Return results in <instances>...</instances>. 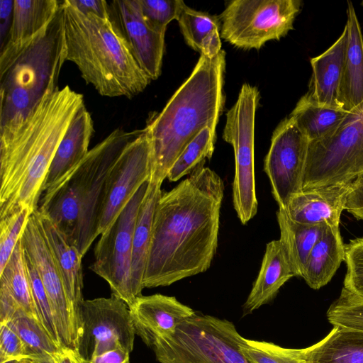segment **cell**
<instances>
[{
    "label": "cell",
    "mask_w": 363,
    "mask_h": 363,
    "mask_svg": "<svg viewBox=\"0 0 363 363\" xmlns=\"http://www.w3.org/2000/svg\"><path fill=\"white\" fill-rule=\"evenodd\" d=\"M353 182L302 190L284 210L296 223L339 226Z\"/></svg>",
    "instance_id": "d6986e66"
},
{
    "label": "cell",
    "mask_w": 363,
    "mask_h": 363,
    "mask_svg": "<svg viewBox=\"0 0 363 363\" xmlns=\"http://www.w3.org/2000/svg\"><path fill=\"white\" fill-rule=\"evenodd\" d=\"M62 1L14 0L11 26L0 48V74L45 33L58 13Z\"/></svg>",
    "instance_id": "e0dca14e"
},
{
    "label": "cell",
    "mask_w": 363,
    "mask_h": 363,
    "mask_svg": "<svg viewBox=\"0 0 363 363\" xmlns=\"http://www.w3.org/2000/svg\"><path fill=\"white\" fill-rule=\"evenodd\" d=\"M216 130L209 127L203 129L186 147L177 159L167 178L169 182H177L191 174L206 159H211L214 151Z\"/></svg>",
    "instance_id": "d6a6232c"
},
{
    "label": "cell",
    "mask_w": 363,
    "mask_h": 363,
    "mask_svg": "<svg viewBox=\"0 0 363 363\" xmlns=\"http://www.w3.org/2000/svg\"><path fill=\"white\" fill-rule=\"evenodd\" d=\"M242 337L232 322L196 312L150 347L160 363H249L240 350Z\"/></svg>",
    "instance_id": "52a82bcc"
},
{
    "label": "cell",
    "mask_w": 363,
    "mask_h": 363,
    "mask_svg": "<svg viewBox=\"0 0 363 363\" xmlns=\"http://www.w3.org/2000/svg\"><path fill=\"white\" fill-rule=\"evenodd\" d=\"M347 273L343 288L363 298V238L345 245Z\"/></svg>",
    "instance_id": "f35d334b"
},
{
    "label": "cell",
    "mask_w": 363,
    "mask_h": 363,
    "mask_svg": "<svg viewBox=\"0 0 363 363\" xmlns=\"http://www.w3.org/2000/svg\"><path fill=\"white\" fill-rule=\"evenodd\" d=\"M303 350L306 363H363V331L335 325L322 340Z\"/></svg>",
    "instance_id": "4316f807"
},
{
    "label": "cell",
    "mask_w": 363,
    "mask_h": 363,
    "mask_svg": "<svg viewBox=\"0 0 363 363\" xmlns=\"http://www.w3.org/2000/svg\"><path fill=\"white\" fill-rule=\"evenodd\" d=\"M140 132L114 130L56 185L73 196L79 206L74 244L82 257L100 235V213L108 174L121 152Z\"/></svg>",
    "instance_id": "8992f818"
},
{
    "label": "cell",
    "mask_w": 363,
    "mask_h": 363,
    "mask_svg": "<svg viewBox=\"0 0 363 363\" xmlns=\"http://www.w3.org/2000/svg\"><path fill=\"white\" fill-rule=\"evenodd\" d=\"M150 180L145 182L111 225L100 235L94 249L91 271L109 285L113 295L128 307L136 298L131 285V258L135 225Z\"/></svg>",
    "instance_id": "8fae6325"
},
{
    "label": "cell",
    "mask_w": 363,
    "mask_h": 363,
    "mask_svg": "<svg viewBox=\"0 0 363 363\" xmlns=\"http://www.w3.org/2000/svg\"><path fill=\"white\" fill-rule=\"evenodd\" d=\"M162 184L150 180L135 225L131 258V285L136 298L142 295L144 289L143 278L150 245L153 216L155 206L162 194Z\"/></svg>",
    "instance_id": "484cf974"
},
{
    "label": "cell",
    "mask_w": 363,
    "mask_h": 363,
    "mask_svg": "<svg viewBox=\"0 0 363 363\" xmlns=\"http://www.w3.org/2000/svg\"><path fill=\"white\" fill-rule=\"evenodd\" d=\"M26 257L33 299L38 318L51 337L61 345L46 290L35 268L26 255Z\"/></svg>",
    "instance_id": "8d00e7d4"
},
{
    "label": "cell",
    "mask_w": 363,
    "mask_h": 363,
    "mask_svg": "<svg viewBox=\"0 0 363 363\" xmlns=\"http://www.w3.org/2000/svg\"><path fill=\"white\" fill-rule=\"evenodd\" d=\"M108 6L110 21L134 59L150 80L157 79L161 74L165 32L146 21L139 0H113Z\"/></svg>",
    "instance_id": "2e32d148"
},
{
    "label": "cell",
    "mask_w": 363,
    "mask_h": 363,
    "mask_svg": "<svg viewBox=\"0 0 363 363\" xmlns=\"http://www.w3.org/2000/svg\"><path fill=\"white\" fill-rule=\"evenodd\" d=\"M309 140L289 116L274 130L265 157L264 170L279 208L302 191L303 177Z\"/></svg>",
    "instance_id": "9a60e30c"
},
{
    "label": "cell",
    "mask_w": 363,
    "mask_h": 363,
    "mask_svg": "<svg viewBox=\"0 0 363 363\" xmlns=\"http://www.w3.org/2000/svg\"><path fill=\"white\" fill-rule=\"evenodd\" d=\"M347 45L345 26L337 40L321 55L311 58L312 74L306 95L320 106L342 108L340 91Z\"/></svg>",
    "instance_id": "ffe728a7"
},
{
    "label": "cell",
    "mask_w": 363,
    "mask_h": 363,
    "mask_svg": "<svg viewBox=\"0 0 363 363\" xmlns=\"http://www.w3.org/2000/svg\"><path fill=\"white\" fill-rule=\"evenodd\" d=\"M21 241L27 257L38 272L46 290L62 347L78 350L79 317L66 293L34 212L23 233Z\"/></svg>",
    "instance_id": "4fadbf2b"
},
{
    "label": "cell",
    "mask_w": 363,
    "mask_h": 363,
    "mask_svg": "<svg viewBox=\"0 0 363 363\" xmlns=\"http://www.w3.org/2000/svg\"><path fill=\"white\" fill-rule=\"evenodd\" d=\"M94 130L91 116L84 104L74 116L57 148L43 193L55 187L85 158Z\"/></svg>",
    "instance_id": "7402d4cb"
},
{
    "label": "cell",
    "mask_w": 363,
    "mask_h": 363,
    "mask_svg": "<svg viewBox=\"0 0 363 363\" xmlns=\"http://www.w3.org/2000/svg\"><path fill=\"white\" fill-rule=\"evenodd\" d=\"M259 91L244 84L238 99L227 112L223 138L234 151L235 175L233 203L238 217L246 224L257 211L255 177V122Z\"/></svg>",
    "instance_id": "9c48e42d"
},
{
    "label": "cell",
    "mask_w": 363,
    "mask_h": 363,
    "mask_svg": "<svg viewBox=\"0 0 363 363\" xmlns=\"http://www.w3.org/2000/svg\"><path fill=\"white\" fill-rule=\"evenodd\" d=\"M294 276L281 241L268 242L259 274L244 304V312L252 313L269 303L281 287Z\"/></svg>",
    "instance_id": "603a6c76"
},
{
    "label": "cell",
    "mask_w": 363,
    "mask_h": 363,
    "mask_svg": "<svg viewBox=\"0 0 363 363\" xmlns=\"http://www.w3.org/2000/svg\"><path fill=\"white\" fill-rule=\"evenodd\" d=\"M301 4L299 0L230 1L218 16L220 37L238 48L259 50L293 29Z\"/></svg>",
    "instance_id": "30bf717a"
},
{
    "label": "cell",
    "mask_w": 363,
    "mask_h": 363,
    "mask_svg": "<svg viewBox=\"0 0 363 363\" xmlns=\"http://www.w3.org/2000/svg\"><path fill=\"white\" fill-rule=\"evenodd\" d=\"M62 2L50 26L0 74V125L30 111L55 90L66 61Z\"/></svg>",
    "instance_id": "5b68a950"
},
{
    "label": "cell",
    "mask_w": 363,
    "mask_h": 363,
    "mask_svg": "<svg viewBox=\"0 0 363 363\" xmlns=\"http://www.w3.org/2000/svg\"><path fill=\"white\" fill-rule=\"evenodd\" d=\"M224 184L203 166L155 206L144 288L169 286L208 270L216 252Z\"/></svg>",
    "instance_id": "6da1fadb"
},
{
    "label": "cell",
    "mask_w": 363,
    "mask_h": 363,
    "mask_svg": "<svg viewBox=\"0 0 363 363\" xmlns=\"http://www.w3.org/2000/svg\"><path fill=\"white\" fill-rule=\"evenodd\" d=\"M139 3L146 21L164 32L172 21L177 19L185 5L182 0H139Z\"/></svg>",
    "instance_id": "74e56055"
},
{
    "label": "cell",
    "mask_w": 363,
    "mask_h": 363,
    "mask_svg": "<svg viewBox=\"0 0 363 363\" xmlns=\"http://www.w3.org/2000/svg\"><path fill=\"white\" fill-rule=\"evenodd\" d=\"M129 309L136 335L148 347L157 337L174 335L196 313L174 296L160 294L140 296Z\"/></svg>",
    "instance_id": "ac0fdd59"
},
{
    "label": "cell",
    "mask_w": 363,
    "mask_h": 363,
    "mask_svg": "<svg viewBox=\"0 0 363 363\" xmlns=\"http://www.w3.org/2000/svg\"><path fill=\"white\" fill-rule=\"evenodd\" d=\"M225 52L200 55L190 76L146 125L152 150L150 181L162 183L186 147L205 128L216 130L225 104Z\"/></svg>",
    "instance_id": "3957f363"
},
{
    "label": "cell",
    "mask_w": 363,
    "mask_h": 363,
    "mask_svg": "<svg viewBox=\"0 0 363 363\" xmlns=\"http://www.w3.org/2000/svg\"><path fill=\"white\" fill-rule=\"evenodd\" d=\"M345 210L358 220H363V174L352 183Z\"/></svg>",
    "instance_id": "b9f144b4"
},
{
    "label": "cell",
    "mask_w": 363,
    "mask_h": 363,
    "mask_svg": "<svg viewBox=\"0 0 363 363\" xmlns=\"http://www.w3.org/2000/svg\"><path fill=\"white\" fill-rule=\"evenodd\" d=\"M327 318L333 326L363 331V298L342 288L328 310Z\"/></svg>",
    "instance_id": "e575fe53"
},
{
    "label": "cell",
    "mask_w": 363,
    "mask_h": 363,
    "mask_svg": "<svg viewBox=\"0 0 363 363\" xmlns=\"http://www.w3.org/2000/svg\"><path fill=\"white\" fill-rule=\"evenodd\" d=\"M345 259V245L339 226L327 225L321 238L312 249L302 278L313 289L326 285Z\"/></svg>",
    "instance_id": "d4e9b609"
},
{
    "label": "cell",
    "mask_w": 363,
    "mask_h": 363,
    "mask_svg": "<svg viewBox=\"0 0 363 363\" xmlns=\"http://www.w3.org/2000/svg\"><path fill=\"white\" fill-rule=\"evenodd\" d=\"M130 354L123 348H116L94 357L88 363H129Z\"/></svg>",
    "instance_id": "ee69618b"
},
{
    "label": "cell",
    "mask_w": 363,
    "mask_h": 363,
    "mask_svg": "<svg viewBox=\"0 0 363 363\" xmlns=\"http://www.w3.org/2000/svg\"><path fill=\"white\" fill-rule=\"evenodd\" d=\"M21 209L0 219V274L3 272L33 214Z\"/></svg>",
    "instance_id": "d590c367"
},
{
    "label": "cell",
    "mask_w": 363,
    "mask_h": 363,
    "mask_svg": "<svg viewBox=\"0 0 363 363\" xmlns=\"http://www.w3.org/2000/svg\"><path fill=\"white\" fill-rule=\"evenodd\" d=\"M4 323L20 336L30 359L39 363H54L62 347L51 337L38 318L22 314Z\"/></svg>",
    "instance_id": "4dcf8cb0"
},
{
    "label": "cell",
    "mask_w": 363,
    "mask_h": 363,
    "mask_svg": "<svg viewBox=\"0 0 363 363\" xmlns=\"http://www.w3.org/2000/svg\"><path fill=\"white\" fill-rule=\"evenodd\" d=\"M349 113L342 108L320 106L306 94L299 99L289 117L309 142H312L333 132Z\"/></svg>",
    "instance_id": "f546056e"
},
{
    "label": "cell",
    "mask_w": 363,
    "mask_h": 363,
    "mask_svg": "<svg viewBox=\"0 0 363 363\" xmlns=\"http://www.w3.org/2000/svg\"><path fill=\"white\" fill-rule=\"evenodd\" d=\"M3 363H39L38 362L31 359H13L4 362Z\"/></svg>",
    "instance_id": "bcb514c9"
},
{
    "label": "cell",
    "mask_w": 363,
    "mask_h": 363,
    "mask_svg": "<svg viewBox=\"0 0 363 363\" xmlns=\"http://www.w3.org/2000/svg\"><path fill=\"white\" fill-rule=\"evenodd\" d=\"M186 44L200 55L213 57L221 50L218 16L183 6L177 19Z\"/></svg>",
    "instance_id": "f1b7e54d"
},
{
    "label": "cell",
    "mask_w": 363,
    "mask_h": 363,
    "mask_svg": "<svg viewBox=\"0 0 363 363\" xmlns=\"http://www.w3.org/2000/svg\"><path fill=\"white\" fill-rule=\"evenodd\" d=\"M240 350L249 363H306L303 349L285 348L265 341L242 337Z\"/></svg>",
    "instance_id": "836d02e7"
},
{
    "label": "cell",
    "mask_w": 363,
    "mask_h": 363,
    "mask_svg": "<svg viewBox=\"0 0 363 363\" xmlns=\"http://www.w3.org/2000/svg\"><path fill=\"white\" fill-rule=\"evenodd\" d=\"M152 150L146 128L125 147L112 168L104 186L99 232L104 233L140 186L150 180Z\"/></svg>",
    "instance_id": "5bb4252c"
},
{
    "label": "cell",
    "mask_w": 363,
    "mask_h": 363,
    "mask_svg": "<svg viewBox=\"0 0 363 363\" xmlns=\"http://www.w3.org/2000/svg\"><path fill=\"white\" fill-rule=\"evenodd\" d=\"M363 174V104L333 132L309 142L302 190L354 181Z\"/></svg>",
    "instance_id": "ba28073f"
},
{
    "label": "cell",
    "mask_w": 363,
    "mask_h": 363,
    "mask_svg": "<svg viewBox=\"0 0 363 363\" xmlns=\"http://www.w3.org/2000/svg\"><path fill=\"white\" fill-rule=\"evenodd\" d=\"M347 45L340 91L342 109L352 112L363 104V35L352 1L347 2Z\"/></svg>",
    "instance_id": "cb8c5ba5"
},
{
    "label": "cell",
    "mask_w": 363,
    "mask_h": 363,
    "mask_svg": "<svg viewBox=\"0 0 363 363\" xmlns=\"http://www.w3.org/2000/svg\"><path fill=\"white\" fill-rule=\"evenodd\" d=\"M84 105L83 95L65 86L0 125V219L21 209H38L57 148Z\"/></svg>",
    "instance_id": "7a4b0ae2"
},
{
    "label": "cell",
    "mask_w": 363,
    "mask_h": 363,
    "mask_svg": "<svg viewBox=\"0 0 363 363\" xmlns=\"http://www.w3.org/2000/svg\"><path fill=\"white\" fill-rule=\"evenodd\" d=\"M66 60L103 96L131 99L150 78L140 67L110 19L85 15L62 1Z\"/></svg>",
    "instance_id": "277c9868"
},
{
    "label": "cell",
    "mask_w": 363,
    "mask_h": 363,
    "mask_svg": "<svg viewBox=\"0 0 363 363\" xmlns=\"http://www.w3.org/2000/svg\"><path fill=\"white\" fill-rule=\"evenodd\" d=\"M14 0H0V48L4 45L11 26Z\"/></svg>",
    "instance_id": "7bdbcfd3"
},
{
    "label": "cell",
    "mask_w": 363,
    "mask_h": 363,
    "mask_svg": "<svg viewBox=\"0 0 363 363\" xmlns=\"http://www.w3.org/2000/svg\"><path fill=\"white\" fill-rule=\"evenodd\" d=\"M54 363H87L78 350L62 347L56 356Z\"/></svg>",
    "instance_id": "f6af8a7d"
},
{
    "label": "cell",
    "mask_w": 363,
    "mask_h": 363,
    "mask_svg": "<svg viewBox=\"0 0 363 363\" xmlns=\"http://www.w3.org/2000/svg\"><path fill=\"white\" fill-rule=\"evenodd\" d=\"M361 4H362V7H363V1H362Z\"/></svg>",
    "instance_id": "7dc6e473"
},
{
    "label": "cell",
    "mask_w": 363,
    "mask_h": 363,
    "mask_svg": "<svg viewBox=\"0 0 363 363\" xmlns=\"http://www.w3.org/2000/svg\"><path fill=\"white\" fill-rule=\"evenodd\" d=\"M68 2L85 15L110 19L108 2L104 0H67Z\"/></svg>",
    "instance_id": "60d3db41"
},
{
    "label": "cell",
    "mask_w": 363,
    "mask_h": 363,
    "mask_svg": "<svg viewBox=\"0 0 363 363\" xmlns=\"http://www.w3.org/2000/svg\"><path fill=\"white\" fill-rule=\"evenodd\" d=\"M280 238L295 276L302 277L308 257L327 225L296 223L284 209L277 212Z\"/></svg>",
    "instance_id": "83f0119b"
},
{
    "label": "cell",
    "mask_w": 363,
    "mask_h": 363,
    "mask_svg": "<svg viewBox=\"0 0 363 363\" xmlns=\"http://www.w3.org/2000/svg\"><path fill=\"white\" fill-rule=\"evenodd\" d=\"M78 352L88 363L106 351L133 350L135 330L128 306L111 294L109 298L84 300L79 308Z\"/></svg>",
    "instance_id": "7c38bea8"
},
{
    "label": "cell",
    "mask_w": 363,
    "mask_h": 363,
    "mask_svg": "<svg viewBox=\"0 0 363 363\" xmlns=\"http://www.w3.org/2000/svg\"><path fill=\"white\" fill-rule=\"evenodd\" d=\"M23 359H30L23 340L7 323H0V363Z\"/></svg>",
    "instance_id": "ab89813d"
},
{
    "label": "cell",
    "mask_w": 363,
    "mask_h": 363,
    "mask_svg": "<svg viewBox=\"0 0 363 363\" xmlns=\"http://www.w3.org/2000/svg\"><path fill=\"white\" fill-rule=\"evenodd\" d=\"M0 284L6 286L11 296L26 314L39 320L33 299L26 257L21 238L0 274Z\"/></svg>",
    "instance_id": "1f68e13d"
},
{
    "label": "cell",
    "mask_w": 363,
    "mask_h": 363,
    "mask_svg": "<svg viewBox=\"0 0 363 363\" xmlns=\"http://www.w3.org/2000/svg\"><path fill=\"white\" fill-rule=\"evenodd\" d=\"M34 213L59 270L66 293L79 317L80 305L84 301L83 257L77 246L67 238L48 216L38 210Z\"/></svg>",
    "instance_id": "44dd1931"
}]
</instances>
